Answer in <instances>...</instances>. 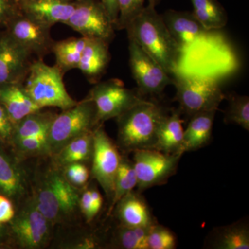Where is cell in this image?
<instances>
[{
  "instance_id": "6da1fadb",
  "label": "cell",
  "mask_w": 249,
  "mask_h": 249,
  "mask_svg": "<svg viewBox=\"0 0 249 249\" xmlns=\"http://www.w3.org/2000/svg\"><path fill=\"white\" fill-rule=\"evenodd\" d=\"M125 30L129 40L140 46L170 76L178 72L182 51L155 7L145 6Z\"/></svg>"
},
{
  "instance_id": "7a4b0ae2",
  "label": "cell",
  "mask_w": 249,
  "mask_h": 249,
  "mask_svg": "<svg viewBox=\"0 0 249 249\" xmlns=\"http://www.w3.org/2000/svg\"><path fill=\"white\" fill-rule=\"evenodd\" d=\"M168 111L155 101L144 99L117 119L118 144L124 152L154 149L159 127Z\"/></svg>"
},
{
  "instance_id": "3957f363",
  "label": "cell",
  "mask_w": 249,
  "mask_h": 249,
  "mask_svg": "<svg viewBox=\"0 0 249 249\" xmlns=\"http://www.w3.org/2000/svg\"><path fill=\"white\" fill-rule=\"evenodd\" d=\"M33 199L49 222L55 224L73 213L79 206L80 196L76 187L52 168L41 178Z\"/></svg>"
},
{
  "instance_id": "277c9868",
  "label": "cell",
  "mask_w": 249,
  "mask_h": 249,
  "mask_svg": "<svg viewBox=\"0 0 249 249\" xmlns=\"http://www.w3.org/2000/svg\"><path fill=\"white\" fill-rule=\"evenodd\" d=\"M62 75L55 65L49 66L42 58H37L31 63L23 87L41 109L53 107L65 110L73 107L77 102L67 92Z\"/></svg>"
},
{
  "instance_id": "5b68a950",
  "label": "cell",
  "mask_w": 249,
  "mask_h": 249,
  "mask_svg": "<svg viewBox=\"0 0 249 249\" xmlns=\"http://www.w3.org/2000/svg\"><path fill=\"white\" fill-rule=\"evenodd\" d=\"M173 85L176 89L175 100L179 110L191 116L203 111L217 110L225 99L217 80L210 77L180 74L173 76Z\"/></svg>"
},
{
  "instance_id": "8992f818",
  "label": "cell",
  "mask_w": 249,
  "mask_h": 249,
  "mask_svg": "<svg viewBox=\"0 0 249 249\" xmlns=\"http://www.w3.org/2000/svg\"><path fill=\"white\" fill-rule=\"evenodd\" d=\"M98 126L94 103L87 97L73 107L56 114L51 124L47 142L50 154L55 155L69 142Z\"/></svg>"
},
{
  "instance_id": "52a82bcc",
  "label": "cell",
  "mask_w": 249,
  "mask_h": 249,
  "mask_svg": "<svg viewBox=\"0 0 249 249\" xmlns=\"http://www.w3.org/2000/svg\"><path fill=\"white\" fill-rule=\"evenodd\" d=\"M87 97L94 103L98 125L117 118L145 98L138 89H129L119 79L98 82Z\"/></svg>"
},
{
  "instance_id": "ba28073f",
  "label": "cell",
  "mask_w": 249,
  "mask_h": 249,
  "mask_svg": "<svg viewBox=\"0 0 249 249\" xmlns=\"http://www.w3.org/2000/svg\"><path fill=\"white\" fill-rule=\"evenodd\" d=\"M134 152L133 164L137 177L139 193L151 187L163 184L175 175L183 154H167L155 149Z\"/></svg>"
},
{
  "instance_id": "9c48e42d",
  "label": "cell",
  "mask_w": 249,
  "mask_h": 249,
  "mask_svg": "<svg viewBox=\"0 0 249 249\" xmlns=\"http://www.w3.org/2000/svg\"><path fill=\"white\" fill-rule=\"evenodd\" d=\"M129 57L132 76L142 96H160L168 85H173V77L132 40H129Z\"/></svg>"
},
{
  "instance_id": "30bf717a",
  "label": "cell",
  "mask_w": 249,
  "mask_h": 249,
  "mask_svg": "<svg viewBox=\"0 0 249 249\" xmlns=\"http://www.w3.org/2000/svg\"><path fill=\"white\" fill-rule=\"evenodd\" d=\"M93 139L91 174L102 187L106 196L111 199L116 175L122 157L117 146L105 132L102 124L93 129Z\"/></svg>"
},
{
  "instance_id": "8fae6325",
  "label": "cell",
  "mask_w": 249,
  "mask_h": 249,
  "mask_svg": "<svg viewBox=\"0 0 249 249\" xmlns=\"http://www.w3.org/2000/svg\"><path fill=\"white\" fill-rule=\"evenodd\" d=\"M64 24L88 38L101 39L110 42L114 39V26L101 0L76 1L71 17Z\"/></svg>"
},
{
  "instance_id": "7c38bea8",
  "label": "cell",
  "mask_w": 249,
  "mask_h": 249,
  "mask_svg": "<svg viewBox=\"0 0 249 249\" xmlns=\"http://www.w3.org/2000/svg\"><path fill=\"white\" fill-rule=\"evenodd\" d=\"M51 29L21 11L10 21L4 31L32 56L42 58L53 47Z\"/></svg>"
},
{
  "instance_id": "4fadbf2b",
  "label": "cell",
  "mask_w": 249,
  "mask_h": 249,
  "mask_svg": "<svg viewBox=\"0 0 249 249\" xmlns=\"http://www.w3.org/2000/svg\"><path fill=\"white\" fill-rule=\"evenodd\" d=\"M10 222L16 240L24 248H41L48 240L51 223L37 209L34 199Z\"/></svg>"
},
{
  "instance_id": "5bb4252c",
  "label": "cell",
  "mask_w": 249,
  "mask_h": 249,
  "mask_svg": "<svg viewBox=\"0 0 249 249\" xmlns=\"http://www.w3.org/2000/svg\"><path fill=\"white\" fill-rule=\"evenodd\" d=\"M31 55L6 32H0V88L24 83L31 63Z\"/></svg>"
},
{
  "instance_id": "9a60e30c",
  "label": "cell",
  "mask_w": 249,
  "mask_h": 249,
  "mask_svg": "<svg viewBox=\"0 0 249 249\" xmlns=\"http://www.w3.org/2000/svg\"><path fill=\"white\" fill-rule=\"evenodd\" d=\"M161 16L182 52L204 40H209L211 37V31L205 29L193 12L169 9Z\"/></svg>"
},
{
  "instance_id": "2e32d148",
  "label": "cell",
  "mask_w": 249,
  "mask_h": 249,
  "mask_svg": "<svg viewBox=\"0 0 249 249\" xmlns=\"http://www.w3.org/2000/svg\"><path fill=\"white\" fill-rule=\"evenodd\" d=\"M19 5L23 14L52 27L57 23L65 24L70 19L76 2L70 0H24Z\"/></svg>"
},
{
  "instance_id": "e0dca14e",
  "label": "cell",
  "mask_w": 249,
  "mask_h": 249,
  "mask_svg": "<svg viewBox=\"0 0 249 249\" xmlns=\"http://www.w3.org/2000/svg\"><path fill=\"white\" fill-rule=\"evenodd\" d=\"M110 58L109 42L101 39L89 38L78 69L90 83L96 84L106 73Z\"/></svg>"
},
{
  "instance_id": "ac0fdd59",
  "label": "cell",
  "mask_w": 249,
  "mask_h": 249,
  "mask_svg": "<svg viewBox=\"0 0 249 249\" xmlns=\"http://www.w3.org/2000/svg\"><path fill=\"white\" fill-rule=\"evenodd\" d=\"M115 206L116 215L122 225L149 228L156 224L150 207L139 192H129Z\"/></svg>"
},
{
  "instance_id": "d6986e66",
  "label": "cell",
  "mask_w": 249,
  "mask_h": 249,
  "mask_svg": "<svg viewBox=\"0 0 249 249\" xmlns=\"http://www.w3.org/2000/svg\"><path fill=\"white\" fill-rule=\"evenodd\" d=\"M0 104L4 107L14 124L29 114L42 109L29 97L24 89L23 83L1 87Z\"/></svg>"
},
{
  "instance_id": "ffe728a7",
  "label": "cell",
  "mask_w": 249,
  "mask_h": 249,
  "mask_svg": "<svg viewBox=\"0 0 249 249\" xmlns=\"http://www.w3.org/2000/svg\"><path fill=\"white\" fill-rule=\"evenodd\" d=\"M217 111H203L191 116V120L183 132L181 145L183 153L201 148L210 142Z\"/></svg>"
},
{
  "instance_id": "44dd1931",
  "label": "cell",
  "mask_w": 249,
  "mask_h": 249,
  "mask_svg": "<svg viewBox=\"0 0 249 249\" xmlns=\"http://www.w3.org/2000/svg\"><path fill=\"white\" fill-rule=\"evenodd\" d=\"M181 111L175 109L168 112L161 121L157 132V142L154 149L167 154L181 153L183 138Z\"/></svg>"
},
{
  "instance_id": "7402d4cb",
  "label": "cell",
  "mask_w": 249,
  "mask_h": 249,
  "mask_svg": "<svg viewBox=\"0 0 249 249\" xmlns=\"http://www.w3.org/2000/svg\"><path fill=\"white\" fill-rule=\"evenodd\" d=\"M88 40V37L82 36L54 42L52 52L55 54L56 60L55 66L62 73L73 69H78L82 54Z\"/></svg>"
},
{
  "instance_id": "603a6c76",
  "label": "cell",
  "mask_w": 249,
  "mask_h": 249,
  "mask_svg": "<svg viewBox=\"0 0 249 249\" xmlns=\"http://www.w3.org/2000/svg\"><path fill=\"white\" fill-rule=\"evenodd\" d=\"M25 191L24 177L14 160L0 149V194L17 198Z\"/></svg>"
},
{
  "instance_id": "cb8c5ba5",
  "label": "cell",
  "mask_w": 249,
  "mask_h": 249,
  "mask_svg": "<svg viewBox=\"0 0 249 249\" xmlns=\"http://www.w3.org/2000/svg\"><path fill=\"white\" fill-rule=\"evenodd\" d=\"M93 130L73 139L54 155L57 164L65 167L71 163H83L91 160L93 150Z\"/></svg>"
},
{
  "instance_id": "d4e9b609",
  "label": "cell",
  "mask_w": 249,
  "mask_h": 249,
  "mask_svg": "<svg viewBox=\"0 0 249 249\" xmlns=\"http://www.w3.org/2000/svg\"><path fill=\"white\" fill-rule=\"evenodd\" d=\"M211 243L213 248L217 249H249L248 224L240 221L218 228L214 231Z\"/></svg>"
},
{
  "instance_id": "484cf974",
  "label": "cell",
  "mask_w": 249,
  "mask_h": 249,
  "mask_svg": "<svg viewBox=\"0 0 249 249\" xmlns=\"http://www.w3.org/2000/svg\"><path fill=\"white\" fill-rule=\"evenodd\" d=\"M56 114L40 110L29 114L15 124L11 141L27 137H45L47 139L51 124Z\"/></svg>"
},
{
  "instance_id": "4316f807",
  "label": "cell",
  "mask_w": 249,
  "mask_h": 249,
  "mask_svg": "<svg viewBox=\"0 0 249 249\" xmlns=\"http://www.w3.org/2000/svg\"><path fill=\"white\" fill-rule=\"evenodd\" d=\"M193 6V14L209 31L217 30L228 22L227 11L217 0H190Z\"/></svg>"
},
{
  "instance_id": "83f0119b",
  "label": "cell",
  "mask_w": 249,
  "mask_h": 249,
  "mask_svg": "<svg viewBox=\"0 0 249 249\" xmlns=\"http://www.w3.org/2000/svg\"><path fill=\"white\" fill-rule=\"evenodd\" d=\"M137 186V177L133 162L129 160L127 157H122L114 181V193L111 197L109 213L120 199L129 192L134 191V188Z\"/></svg>"
},
{
  "instance_id": "f1b7e54d",
  "label": "cell",
  "mask_w": 249,
  "mask_h": 249,
  "mask_svg": "<svg viewBox=\"0 0 249 249\" xmlns=\"http://www.w3.org/2000/svg\"><path fill=\"white\" fill-rule=\"evenodd\" d=\"M229 106L226 111V124H233L249 130V98L235 93L226 95Z\"/></svg>"
},
{
  "instance_id": "f546056e",
  "label": "cell",
  "mask_w": 249,
  "mask_h": 249,
  "mask_svg": "<svg viewBox=\"0 0 249 249\" xmlns=\"http://www.w3.org/2000/svg\"><path fill=\"white\" fill-rule=\"evenodd\" d=\"M150 227H131L121 224L116 231V242L124 249H148L147 237Z\"/></svg>"
},
{
  "instance_id": "4dcf8cb0",
  "label": "cell",
  "mask_w": 249,
  "mask_h": 249,
  "mask_svg": "<svg viewBox=\"0 0 249 249\" xmlns=\"http://www.w3.org/2000/svg\"><path fill=\"white\" fill-rule=\"evenodd\" d=\"M147 245L148 249H175L177 237L169 229L156 223L149 231Z\"/></svg>"
},
{
  "instance_id": "1f68e13d",
  "label": "cell",
  "mask_w": 249,
  "mask_h": 249,
  "mask_svg": "<svg viewBox=\"0 0 249 249\" xmlns=\"http://www.w3.org/2000/svg\"><path fill=\"white\" fill-rule=\"evenodd\" d=\"M119 16L115 30L125 29L127 25L143 10L147 0H117Z\"/></svg>"
},
{
  "instance_id": "d6a6232c",
  "label": "cell",
  "mask_w": 249,
  "mask_h": 249,
  "mask_svg": "<svg viewBox=\"0 0 249 249\" xmlns=\"http://www.w3.org/2000/svg\"><path fill=\"white\" fill-rule=\"evenodd\" d=\"M103 204L102 196L98 190L89 189L83 193L80 196L79 206L87 222H91L94 219L101 211Z\"/></svg>"
},
{
  "instance_id": "836d02e7",
  "label": "cell",
  "mask_w": 249,
  "mask_h": 249,
  "mask_svg": "<svg viewBox=\"0 0 249 249\" xmlns=\"http://www.w3.org/2000/svg\"><path fill=\"white\" fill-rule=\"evenodd\" d=\"M18 151L24 155H40L50 154L47 139L45 137H27L13 142Z\"/></svg>"
},
{
  "instance_id": "e575fe53",
  "label": "cell",
  "mask_w": 249,
  "mask_h": 249,
  "mask_svg": "<svg viewBox=\"0 0 249 249\" xmlns=\"http://www.w3.org/2000/svg\"><path fill=\"white\" fill-rule=\"evenodd\" d=\"M64 176L73 186H83L89 177L88 168L83 163H75L65 166Z\"/></svg>"
},
{
  "instance_id": "d590c367",
  "label": "cell",
  "mask_w": 249,
  "mask_h": 249,
  "mask_svg": "<svg viewBox=\"0 0 249 249\" xmlns=\"http://www.w3.org/2000/svg\"><path fill=\"white\" fill-rule=\"evenodd\" d=\"M21 13L18 0H0V29H5L10 21Z\"/></svg>"
},
{
  "instance_id": "8d00e7d4",
  "label": "cell",
  "mask_w": 249,
  "mask_h": 249,
  "mask_svg": "<svg viewBox=\"0 0 249 249\" xmlns=\"http://www.w3.org/2000/svg\"><path fill=\"white\" fill-rule=\"evenodd\" d=\"M15 124L4 107L0 104V143H6L12 139Z\"/></svg>"
},
{
  "instance_id": "74e56055",
  "label": "cell",
  "mask_w": 249,
  "mask_h": 249,
  "mask_svg": "<svg viewBox=\"0 0 249 249\" xmlns=\"http://www.w3.org/2000/svg\"><path fill=\"white\" fill-rule=\"evenodd\" d=\"M15 216L14 206L7 196L0 194V224H6Z\"/></svg>"
},
{
  "instance_id": "f35d334b",
  "label": "cell",
  "mask_w": 249,
  "mask_h": 249,
  "mask_svg": "<svg viewBox=\"0 0 249 249\" xmlns=\"http://www.w3.org/2000/svg\"><path fill=\"white\" fill-rule=\"evenodd\" d=\"M103 7L107 13L108 17L110 19L115 29L116 22H117L118 16H119V9H118L117 0H101Z\"/></svg>"
},
{
  "instance_id": "ab89813d",
  "label": "cell",
  "mask_w": 249,
  "mask_h": 249,
  "mask_svg": "<svg viewBox=\"0 0 249 249\" xmlns=\"http://www.w3.org/2000/svg\"><path fill=\"white\" fill-rule=\"evenodd\" d=\"M147 5H150V6H154V7H156L157 4L160 2V0H147Z\"/></svg>"
},
{
  "instance_id": "60d3db41",
  "label": "cell",
  "mask_w": 249,
  "mask_h": 249,
  "mask_svg": "<svg viewBox=\"0 0 249 249\" xmlns=\"http://www.w3.org/2000/svg\"><path fill=\"white\" fill-rule=\"evenodd\" d=\"M4 229L3 227L2 224H0V237H2L4 235Z\"/></svg>"
},
{
  "instance_id": "b9f144b4",
  "label": "cell",
  "mask_w": 249,
  "mask_h": 249,
  "mask_svg": "<svg viewBox=\"0 0 249 249\" xmlns=\"http://www.w3.org/2000/svg\"><path fill=\"white\" fill-rule=\"evenodd\" d=\"M70 1H74V2H76V1H80V0H70Z\"/></svg>"
},
{
  "instance_id": "7bdbcfd3",
  "label": "cell",
  "mask_w": 249,
  "mask_h": 249,
  "mask_svg": "<svg viewBox=\"0 0 249 249\" xmlns=\"http://www.w3.org/2000/svg\"><path fill=\"white\" fill-rule=\"evenodd\" d=\"M19 1V2H21V1H24V0H18Z\"/></svg>"
}]
</instances>
